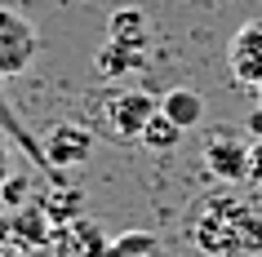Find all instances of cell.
I'll return each mask as SVG.
<instances>
[{"instance_id":"obj_10","label":"cell","mask_w":262,"mask_h":257,"mask_svg":"<svg viewBox=\"0 0 262 257\" xmlns=\"http://www.w3.org/2000/svg\"><path fill=\"white\" fill-rule=\"evenodd\" d=\"M160 111L178 124L182 133H191V129L205 124V98L195 94V89H169V94L160 98Z\"/></svg>"},{"instance_id":"obj_14","label":"cell","mask_w":262,"mask_h":257,"mask_svg":"<svg viewBox=\"0 0 262 257\" xmlns=\"http://www.w3.org/2000/svg\"><path fill=\"white\" fill-rule=\"evenodd\" d=\"M107 36H116V40H142V44H147V18H142L138 9H116Z\"/></svg>"},{"instance_id":"obj_16","label":"cell","mask_w":262,"mask_h":257,"mask_svg":"<svg viewBox=\"0 0 262 257\" xmlns=\"http://www.w3.org/2000/svg\"><path fill=\"white\" fill-rule=\"evenodd\" d=\"M245 186H253L262 195V137L249 147V177H245Z\"/></svg>"},{"instance_id":"obj_4","label":"cell","mask_w":262,"mask_h":257,"mask_svg":"<svg viewBox=\"0 0 262 257\" xmlns=\"http://www.w3.org/2000/svg\"><path fill=\"white\" fill-rule=\"evenodd\" d=\"M40 54V31L27 14H18L14 5H0V80H14L31 71Z\"/></svg>"},{"instance_id":"obj_15","label":"cell","mask_w":262,"mask_h":257,"mask_svg":"<svg viewBox=\"0 0 262 257\" xmlns=\"http://www.w3.org/2000/svg\"><path fill=\"white\" fill-rule=\"evenodd\" d=\"M27 191H31V182L27 177H9V182H5V191H0V200L9 204V208H23V200H27Z\"/></svg>"},{"instance_id":"obj_12","label":"cell","mask_w":262,"mask_h":257,"mask_svg":"<svg viewBox=\"0 0 262 257\" xmlns=\"http://www.w3.org/2000/svg\"><path fill=\"white\" fill-rule=\"evenodd\" d=\"M138 142H142L147 151H173V147L182 142V129H178L173 120H169L165 111H156L151 120H147V129H142V137H138Z\"/></svg>"},{"instance_id":"obj_13","label":"cell","mask_w":262,"mask_h":257,"mask_svg":"<svg viewBox=\"0 0 262 257\" xmlns=\"http://www.w3.org/2000/svg\"><path fill=\"white\" fill-rule=\"evenodd\" d=\"M151 253H156V235H147V230H124L107 248V257H151Z\"/></svg>"},{"instance_id":"obj_19","label":"cell","mask_w":262,"mask_h":257,"mask_svg":"<svg viewBox=\"0 0 262 257\" xmlns=\"http://www.w3.org/2000/svg\"><path fill=\"white\" fill-rule=\"evenodd\" d=\"M258 94H262V89H258Z\"/></svg>"},{"instance_id":"obj_5","label":"cell","mask_w":262,"mask_h":257,"mask_svg":"<svg viewBox=\"0 0 262 257\" xmlns=\"http://www.w3.org/2000/svg\"><path fill=\"white\" fill-rule=\"evenodd\" d=\"M249 147H253V142H245L235 129L222 124V129H213V133L200 142V164H205L218 182L235 186V182L249 177Z\"/></svg>"},{"instance_id":"obj_6","label":"cell","mask_w":262,"mask_h":257,"mask_svg":"<svg viewBox=\"0 0 262 257\" xmlns=\"http://www.w3.org/2000/svg\"><path fill=\"white\" fill-rule=\"evenodd\" d=\"M107 248H111L107 230L84 213L49 230V253L54 257H107Z\"/></svg>"},{"instance_id":"obj_1","label":"cell","mask_w":262,"mask_h":257,"mask_svg":"<svg viewBox=\"0 0 262 257\" xmlns=\"http://www.w3.org/2000/svg\"><path fill=\"white\" fill-rule=\"evenodd\" d=\"M187 240L205 257H253L262 253V208L235 191H209L191 204Z\"/></svg>"},{"instance_id":"obj_11","label":"cell","mask_w":262,"mask_h":257,"mask_svg":"<svg viewBox=\"0 0 262 257\" xmlns=\"http://www.w3.org/2000/svg\"><path fill=\"white\" fill-rule=\"evenodd\" d=\"M40 204V213L49 217V226H62V222H71V217H80L84 208V195L76 186H67V182H54V191H49V195H45V200H36Z\"/></svg>"},{"instance_id":"obj_17","label":"cell","mask_w":262,"mask_h":257,"mask_svg":"<svg viewBox=\"0 0 262 257\" xmlns=\"http://www.w3.org/2000/svg\"><path fill=\"white\" fill-rule=\"evenodd\" d=\"M14 177V142L0 133V191H5V182Z\"/></svg>"},{"instance_id":"obj_8","label":"cell","mask_w":262,"mask_h":257,"mask_svg":"<svg viewBox=\"0 0 262 257\" xmlns=\"http://www.w3.org/2000/svg\"><path fill=\"white\" fill-rule=\"evenodd\" d=\"M142 58H147V44L142 40H116V36H107V44L94 58V71H98V80H120V76L142 67Z\"/></svg>"},{"instance_id":"obj_9","label":"cell","mask_w":262,"mask_h":257,"mask_svg":"<svg viewBox=\"0 0 262 257\" xmlns=\"http://www.w3.org/2000/svg\"><path fill=\"white\" fill-rule=\"evenodd\" d=\"M0 133H5V137H9V142H14V147L31 160V169H40V173L49 177V164H45V155H40V137H36V133H27L23 115L14 111L9 94H5V80H0Z\"/></svg>"},{"instance_id":"obj_7","label":"cell","mask_w":262,"mask_h":257,"mask_svg":"<svg viewBox=\"0 0 262 257\" xmlns=\"http://www.w3.org/2000/svg\"><path fill=\"white\" fill-rule=\"evenodd\" d=\"M227 67L240 84L262 89V22H245L227 40Z\"/></svg>"},{"instance_id":"obj_3","label":"cell","mask_w":262,"mask_h":257,"mask_svg":"<svg viewBox=\"0 0 262 257\" xmlns=\"http://www.w3.org/2000/svg\"><path fill=\"white\" fill-rule=\"evenodd\" d=\"M160 111V98L142 94V89H116V94L98 98V129L116 142H138L147 120Z\"/></svg>"},{"instance_id":"obj_2","label":"cell","mask_w":262,"mask_h":257,"mask_svg":"<svg viewBox=\"0 0 262 257\" xmlns=\"http://www.w3.org/2000/svg\"><path fill=\"white\" fill-rule=\"evenodd\" d=\"M40 137V155L49 164V182H67L71 169H84L94 160V129L80 120H54Z\"/></svg>"},{"instance_id":"obj_18","label":"cell","mask_w":262,"mask_h":257,"mask_svg":"<svg viewBox=\"0 0 262 257\" xmlns=\"http://www.w3.org/2000/svg\"><path fill=\"white\" fill-rule=\"evenodd\" d=\"M249 133H258V137H262V107L249 115Z\"/></svg>"}]
</instances>
